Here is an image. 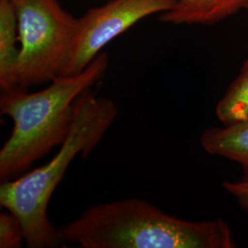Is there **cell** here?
I'll return each instance as SVG.
<instances>
[{
	"label": "cell",
	"mask_w": 248,
	"mask_h": 248,
	"mask_svg": "<svg viewBox=\"0 0 248 248\" xmlns=\"http://www.w3.org/2000/svg\"><path fill=\"white\" fill-rule=\"evenodd\" d=\"M63 242L82 248H232L222 219L192 222L129 198L95 205L60 228Z\"/></svg>",
	"instance_id": "1"
},
{
	"label": "cell",
	"mask_w": 248,
	"mask_h": 248,
	"mask_svg": "<svg viewBox=\"0 0 248 248\" xmlns=\"http://www.w3.org/2000/svg\"><path fill=\"white\" fill-rule=\"evenodd\" d=\"M117 116L118 107L112 99L86 91L76 102L71 128L53 157L22 177L2 182L0 204L22 223L28 248H57L63 243L60 228L48 217L51 198L72 162L92 152Z\"/></svg>",
	"instance_id": "2"
},
{
	"label": "cell",
	"mask_w": 248,
	"mask_h": 248,
	"mask_svg": "<svg viewBox=\"0 0 248 248\" xmlns=\"http://www.w3.org/2000/svg\"><path fill=\"white\" fill-rule=\"evenodd\" d=\"M108 65V54L102 52L84 71L58 76L40 91L20 88L2 91L1 113L13 124L0 149L2 182L30 169L63 142L71 128L77 100L103 78Z\"/></svg>",
	"instance_id": "3"
},
{
	"label": "cell",
	"mask_w": 248,
	"mask_h": 248,
	"mask_svg": "<svg viewBox=\"0 0 248 248\" xmlns=\"http://www.w3.org/2000/svg\"><path fill=\"white\" fill-rule=\"evenodd\" d=\"M18 19L20 53L18 87L27 89L56 78L71 48L78 18L59 0H12Z\"/></svg>",
	"instance_id": "4"
},
{
	"label": "cell",
	"mask_w": 248,
	"mask_h": 248,
	"mask_svg": "<svg viewBox=\"0 0 248 248\" xmlns=\"http://www.w3.org/2000/svg\"><path fill=\"white\" fill-rule=\"evenodd\" d=\"M176 0H111L78 18L70 51L59 76L84 71L103 48L140 20L171 9Z\"/></svg>",
	"instance_id": "5"
},
{
	"label": "cell",
	"mask_w": 248,
	"mask_h": 248,
	"mask_svg": "<svg viewBox=\"0 0 248 248\" xmlns=\"http://www.w3.org/2000/svg\"><path fill=\"white\" fill-rule=\"evenodd\" d=\"M248 9V0H176L160 20L171 24L212 25Z\"/></svg>",
	"instance_id": "6"
},
{
	"label": "cell",
	"mask_w": 248,
	"mask_h": 248,
	"mask_svg": "<svg viewBox=\"0 0 248 248\" xmlns=\"http://www.w3.org/2000/svg\"><path fill=\"white\" fill-rule=\"evenodd\" d=\"M201 143L208 154L239 164L244 172L242 180L248 181V120L209 128L202 133Z\"/></svg>",
	"instance_id": "7"
},
{
	"label": "cell",
	"mask_w": 248,
	"mask_h": 248,
	"mask_svg": "<svg viewBox=\"0 0 248 248\" xmlns=\"http://www.w3.org/2000/svg\"><path fill=\"white\" fill-rule=\"evenodd\" d=\"M20 53L18 19L12 0H0V87L8 91L18 87Z\"/></svg>",
	"instance_id": "8"
},
{
	"label": "cell",
	"mask_w": 248,
	"mask_h": 248,
	"mask_svg": "<svg viewBox=\"0 0 248 248\" xmlns=\"http://www.w3.org/2000/svg\"><path fill=\"white\" fill-rule=\"evenodd\" d=\"M216 115L224 125L248 120V59L218 102Z\"/></svg>",
	"instance_id": "9"
},
{
	"label": "cell",
	"mask_w": 248,
	"mask_h": 248,
	"mask_svg": "<svg viewBox=\"0 0 248 248\" xmlns=\"http://www.w3.org/2000/svg\"><path fill=\"white\" fill-rule=\"evenodd\" d=\"M25 242L24 229L14 213L6 210L0 214V248H18Z\"/></svg>",
	"instance_id": "10"
}]
</instances>
